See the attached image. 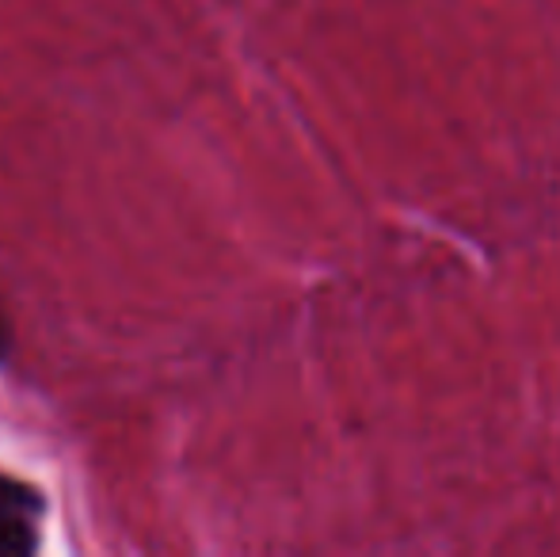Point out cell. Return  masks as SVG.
Wrapping results in <instances>:
<instances>
[{
	"mask_svg": "<svg viewBox=\"0 0 560 557\" xmlns=\"http://www.w3.org/2000/svg\"><path fill=\"white\" fill-rule=\"evenodd\" d=\"M8 356H12V325H8L4 310H0V367L8 363Z\"/></svg>",
	"mask_w": 560,
	"mask_h": 557,
	"instance_id": "7a4b0ae2",
	"label": "cell"
},
{
	"mask_svg": "<svg viewBox=\"0 0 560 557\" xmlns=\"http://www.w3.org/2000/svg\"><path fill=\"white\" fill-rule=\"evenodd\" d=\"M46 497L20 477L0 474V554L27 557L43 546Z\"/></svg>",
	"mask_w": 560,
	"mask_h": 557,
	"instance_id": "6da1fadb",
	"label": "cell"
}]
</instances>
